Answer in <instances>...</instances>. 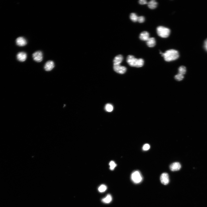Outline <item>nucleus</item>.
Wrapping results in <instances>:
<instances>
[{
  "instance_id": "1",
  "label": "nucleus",
  "mask_w": 207,
  "mask_h": 207,
  "mask_svg": "<svg viewBox=\"0 0 207 207\" xmlns=\"http://www.w3.org/2000/svg\"><path fill=\"white\" fill-rule=\"evenodd\" d=\"M160 53L164 57L166 61L170 62L178 59L179 54L178 51L174 49H171L166 51L164 53L160 52Z\"/></svg>"
},
{
  "instance_id": "2",
  "label": "nucleus",
  "mask_w": 207,
  "mask_h": 207,
  "mask_svg": "<svg viewBox=\"0 0 207 207\" xmlns=\"http://www.w3.org/2000/svg\"><path fill=\"white\" fill-rule=\"evenodd\" d=\"M127 61L130 66L138 68L143 66L144 63V60L142 59H136L135 57L132 55H129L127 56Z\"/></svg>"
},
{
  "instance_id": "3",
  "label": "nucleus",
  "mask_w": 207,
  "mask_h": 207,
  "mask_svg": "<svg viewBox=\"0 0 207 207\" xmlns=\"http://www.w3.org/2000/svg\"><path fill=\"white\" fill-rule=\"evenodd\" d=\"M158 35L162 38H166L170 35L171 31L170 29L162 26H159L156 29Z\"/></svg>"
},
{
  "instance_id": "4",
  "label": "nucleus",
  "mask_w": 207,
  "mask_h": 207,
  "mask_svg": "<svg viewBox=\"0 0 207 207\" xmlns=\"http://www.w3.org/2000/svg\"><path fill=\"white\" fill-rule=\"evenodd\" d=\"M131 179L135 183H139L142 180V177L140 172L138 171H135L131 175Z\"/></svg>"
},
{
  "instance_id": "5",
  "label": "nucleus",
  "mask_w": 207,
  "mask_h": 207,
  "mask_svg": "<svg viewBox=\"0 0 207 207\" xmlns=\"http://www.w3.org/2000/svg\"><path fill=\"white\" fill-rule=\"evenodd\" d=\"M113 69L116 72L121 74H124L127 70L126 67L121 66L120 65H114Z\"/></svg>"
},
{
  "instance_id": "6",
  "label": "nucleus",
  "mask_w": 207,
  "mask_h": 207,
  "mask_svg": "<svg viewBox=\"0 0 207 207\" xmlns=\"http://www.w3.org/2000/svg\"><path fill=\"white\" fill-rule=\"evenodd\" d=\"M33 58L34 60L37 62H40L43 59V55L42 52L37 51L33 54Z\"/></svg>"
},
{
  "instance_id": "7",
  "label": "nucleus",
  "mask_w": 207,
  "mask_h": 207,
  "mask_svg": "<svg viewBox=\"0 0 207 207\" xmlns=\"http://www.w3.org/2000/svg\"><path fill=\"white\" fill-rule=\"evenodd\" d=\"M160 180L163 184L167 185L169 182V178L168 174L166 173H163L160 177Z\"/></svg>"
},
{
  "instance_id": "8",
  "label": "nucleus",
  "mask_w": 207,
  "mask_h": 207,
  "mask_svg": "<svg viewBox=\"0 0 207 207\" xmlns=\"http://www.w3.org/2000/svg\"><path fill=\"white\" fill-rule=\"evenodd\" d=\"M54 66L55 65L54 62L51 60H49L45 64L44 68L46 71H49L53 69Z\"/></svg>"
},
{
  "instance_id": "9",
  "label": "nucleus",
  "mask_w": 207,
  "mask_h": 207,
  "mask_svg": "<svg viewBox=\"0 0 207 207\" xmlns=\"http://www.w3.org/2000/svg\"><path fill=\"white\" fill-rule=\"evenodd\" d=\"M16 42L17 45L19 46H24L27 44V40L23 37H19L16 40Z\"/></svg>"
},
{
  "instance_id": "10",
  "label": "nucleus",
  "mask_w": 207,
  "mask_h": 207,
  "mask_svg": "<svg viewBox=\"0 0 207 207\" xmlns=\"http://www.w3.org/2000/svg\"><path fill=\"white\" fill-rule=\"evenodd\" d=\"M27 54L25 52H19L17 55V59L20 62H23L25 61L27 58Z\"/></svg>"
},
{
  "instance_id": "11",
  "label": "nucleus",
  "mask_w": 207,
  "mask_h": 207,
  "mask_svg": "<svg viewBox=\"0 0 207 207\" xmlns=\"http://www.w3.org/2000/svg\"><path fill=\"white\" fill-rule=\"evenodd\" d=\"M181 166L178 162H175L171 165L170 168L171 170L173 171H178L181 168Z\"/></svg>"
},
{
  "instance_id": "12",
  "label": "nucleus",
  "mask_w": 207,
  "mask_h": 207,
  "mask_svg": "<svg viewBox=\"0 0 207 207\" xmlns=\"http://www.w3.org/2000/svg\"><path fill=\"white\" fill-rule=\"evenodd\" d=\"M139 38L141 40L147 41L150 38L149 34L146 31L142 32L140 34Z\"/></svg>"
},
{
  "instance_id": "13",
  "label": "nucleus",
  "mask_w": 207,
  "mask_h": 207,
  "mask_svg": "<svg viewBox=\"0 0 207 207\" xmlns=\"http://www.w3.org/2000/svg\"><path fill=\"white\" fill-rule=\"evenodd\" d=\"M147 44L149 47H154L156 44L155 39L154 37H150L147 41Z\"/></svg>"
},
{
  "instance_id": "14",
  "label": "nucleus",
  "mask_w": 207,
  "mask_h": 207,
  "mask_svg": "<svg viewBox=\"0 0 207 207\" xmlns=\"http://www.w3.org/2000/svg\"><path fill=\"white\" fill-rule=\"evenodd\" d=\"M123 60V57L121 55L116 57L113 60L114 65H120Z\"/></svg>"
},
{
  "instance_id": "15",
  "label": "nucleus",
  "mask_w": 207,
  "mask_h": 207,
  "mask_svg": "<svg viewBox=\"0 0 207 207\" xmlns=\"http://www.w3.org/2000/svg\"><path fill=\"white\" fill-rule=\"evenodd\" d=\"M147 4L148 7L151 9H154L156 8L158 5L157 2L154 0H152L148 2Z\"/></svg>"
},
{
  "instance_id": "16",
  "label": "nucleus",
  "mask_w": 207,
  "mask_h": 207,
  "mask_svg": "<svg viewBox=\"0 0 207 207\" xmlns=\"http://www.w3.org/2000/svg\"><path fill=\"white\" fill-rule=\"evenodd\" d=\"M112 197L110 194H108L107 196L102 199V202L105 203H109L111 202Z\"/></svg>"
},
{
  "instance_id": "17",
  "label": "nucleus",
  "mask_w": 207,
  "mask_h": 207,
  "mask_svg": "<svg viewBox=\"0 0 207 207\" xmlns=\"http://www.w3.org/2000/svg\"><path fill=\"white\" fill-rule=\"evenodd\" d=\"M138 16L135 13H131L130 16V18L131 20L134 22L138 21Z\"/></svg>"
},
{
  "instance_id": "18",
  "label": "nucleus",
  "mask_w": 207,
  "mask_h": 207,
  "mask_svg": "<svg viewBox=\"0 0 207 207\" xmlns=\"http://www.w3.org/2000/svg\"><path fill=\"white\" fill-rule=\"evenodd\" d=\"M105 108L107 111L110 112L112 111L113 109V107L111 104H107L105 106Z\"/></svg>"
},
{
  "instance_id": "19",
  "label": "nucleus",
  "mask_w": 207,
  "mask_h": 207,
  "mask_svg": "<svg viewBox=\"0 0 207 207\" xmlns=\"http://www.w3.org/2000/svg\"><path fill=\"white\" fill-rule=\"evenodd\" d=\"M186 68L185 66H181L179 69V74L183 75L186 74Z\"/></svg>"
},
{
  "instance_id": "20",
  "label": "nucleus",
  "mask_w": 207,
  "mask_h": 207,
  "mask_svg": "<svg viewBox=\"0 0 207 207\" xmlns=\"http://www.w3.org/2000/svg\"><path fill=\"white\" fill-rule=\"evenodd\" d=\"M107 189V186L105 185H100L98 188V190L100 192H103L105 191Z\"/></svg>"
},
{
  "instance_id": "21",
  "label": "nucleus",
  "mask_w": 207,
  "mask_h": 207,
  "mask_svg": "<svg viewBox=\"0 0 207 207\" xmlns=\"http://www.w3.org/2000/svg\"><path fill=\"white\" fill-rule=\"evenodd\" d=\"M184 78L183 75L178 74L175 76V79L177 81H180L182 80Z\"/></svg>"
},
{
  "instance_id": "22",
  "label": "nucleus",
  "mask_w": 207,
  "mask_h": 207,
  "mask_svg": "<svg viewBox=\"0 0 207 207\" xmlns=\"http://www.w3.org/2000/svg\"><path fill=\"white\" fill-rule=\"evenodd\" d=\"M110 168L111 170H113L116 167V165L114 161H112L109 163Z\"/></svg>"
},
{
  "instance_id": "23",
  "label": "nucleus",
  "mask_w": 207,
  "mask_h": 207,
  "mask_svg": "<svg viewBox=\"0 0 207 207\" xmlns=\"http://www.w3.org/2000/svg\"><path fill=\"white\" fill-rule=\"evenodd\" d=\"M145 21V18L144 16H141L138 17V21L139 23H143Z\"/></svg>"
},
{
  "instance_id": "24",
  "label": "nucleus",
  "mask_w": 207,
  "mask_h": 207,
  "mask_svg": "<svg viewBox=\"0 0 207 207\" xmlns=\"http://www.w3.org/2000/svg\"><path fill=\"white\" fill-rule=\"evenodd\" d=\"M150 148V145L147 144H145L143 147L142 149L144 151H147L149 150Z\"/></svg>"
},
{
  "instance_id": "25",
  "label": "nucleus",
  "mask_w": 207,
  "mask_h": 207,
  "mask_svg": "<svg viewBox=\"0 0 207 207\" xmlns=\"http://www.w3.org/2000/svg\"><path fill=\"white\" fill-rule=\"evenodd\" d=\"M139 3L141 5H144L148 3L147 1L146 0H140L139 1Z\"/></svg>"
},
{
  "instance_id": "26",
  "label": "nucleus",
  "mask_w": 207,
  "mask_h": 207,
  "mask_svg": "<svg viewBox=\"0 0 207 207\" xmlns=\"http://www.w3.org/2000/svg\"><path fill=\"white\" fill-rule=\"evenodd\" d=\"M204 46L205 49L207 51V39L205 41V42Z\"/></svg>"
}]
</instances>
